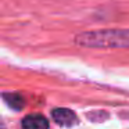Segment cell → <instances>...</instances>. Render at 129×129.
<instances>
[{
    "mask_svg": "<svg viewBox=\"0 0 129 129\" xmlns=\"http://www.w3.org/2000/svg\"><path fill=\"white\" fill-rule=\"evenodd\" d=\"M74 42L82 47L125 49L129 47V29H100L86 31L75 36Z\"/></svg>",
    "mask_w": 129,
    "mask_h": 129,
    "instance_id": "cell-1",
    "label": "cell"
},
{
    "mask_svg": "<svg viewBox=\"0 0 129 129\" xmlns=\"http://www.w3.org/2000/svg\"><path fill=\"white\" fill-rule=\"evenodd\" d=\"M51 118L57 125L62 128H71L78 123L76 114L70 108H54L51 110Z\"/></svg>",
    "mask_w": 129,
    "mask_h": 129,
    "instance_id": "cell-2",
    "label": "cell"
},
{
    "mask_svg": "<svg viewBox=\"0 0 129 129\" xmlns=\"http://www.w3.org/2000/svg\"><path fill=\"white\" fill-rule=\"evenodd\" d=\"M22 129H49V119L42 114H29L21 121Z\"/></svg>",
    "mask_w": 129,
    "mask_h": 129,
    "instance_id": "cell-3",
    "label": "cell"
},
{
    "mask_svg": "<svg viewBox=\"0 0 129 129\" xmlns=\"http://www.w3.org/2000/svg\"><path fill=\"white\" fill-rule=\"evenodd\" d=\"M3 100L6 101V104L10 108L15 110V111H20L25 107V97H24L21 93L17 92H4L3 93Z\"/></svg>",
    "mask_w": 129,
    "mask_h": 129,
    "instance_id": "cell-4",
    "label": "cell"
},
{
    "mask_svg": "<svg viewBox=\"0 0 129 129\" xmlns=\"http://www.w3.org/2000/svg\"><path fill=\"white\" fill-rule=\"evenodd\" d=\"M87 118L94 122H103V121L108 119V112L106 111H90L87 112Z\"/></svg>",
    "mask_w": 129,
    "mask_h": 129,
    "instance_id": "cell-5",
    "label": "cell"
}]
</instances>
